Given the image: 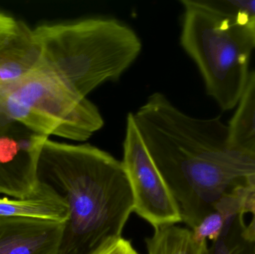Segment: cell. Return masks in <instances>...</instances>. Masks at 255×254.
<instances>
[{
	"mask_svg": "<svg viewBox=\"0 0 255 254\" xmlns=\"http://www.w3.org/2000/svg\"><path fill=\"white\" fill-rule=\"evenodd\" d=\"M37 179L67 201L69 217L58 254H90L122 237L133 212L131 188L124 164L89 144L43 143Z\"/></svg>",
	"mask_w": 255,
	"mask_h": 254,
	"instance_id": "1",
	"label": "cell"
},
{
	"mask_svg": "<svg viewBox=\"0 0 255 254\" xmlns=\"http://www.w3.org/2000/svg\"><path fill=\"white\" fill-rule=\"evenodd\" d=\"M132 114L182 222L193 230L227 195L215 154L229 140V127L220 117L186 114L160 92L150 95Z\"/></svg>",
	"mask_w": 255,
	"mask_h": 254,
	"instance_id": "2",
	"label": "cell"
},
{
	"mask_svg": "<svg viewBox=\"0 0 255 254\" xmlns=\"http://www.w3.org/2000/svg\"><path fill=\"white\" fill-rule=\"evenodd\" d=\"M34 31L43 48L40 68L84 98L104 82L118 80L142 49L131 28L109 18L40 25Z\"/></svg>",
	"mask_w": 255,
	"mask_h": 254,
	"instance_id": "3",
	"label": "cell"
},
{
	"mask_svg": "<svg viewBox=\"0 0 255 254\" xmlns=\"http://www.w3.org/2000/svg\"><path fill=\"white\" fill-rule=\"evenodd\" d=\"M181 44L195 61L207 93L222 110L238 105L250 76L254 40L247 25L222 14L204 0H181Z\"/></svg>",
	"mask_w": 255,
	"mask_h": 254,
	"instance_id": "4",
	"label": "cell"
},
{
	"mask_svg": "<svg viewBox=\"0 0 255 254\" xmlns=\"http://www.w3.org/2000/svg\"><path fill=\"white\" fill-rule=\"evenodd\" d=\"M0 96L11 117L40 135L84 142L104 125L94 103L43 69L0 84Z\"/></svg>",
	"mask_w": 255,
	"mask_h": 254,
	"instance_id": "5",
	"label": "cell"
},
{
	"mask_svg": "<svg viewBox=\"0 0 255 254\" xmlns=\"http://www.w3.org/2000/svg\"><path fill=\"white\" fill-rule=\"evenodd\" d=\"M133 199V212L154 229L182 222L179 209L150 156L133 121L127 117L124 161Z\"/></svg>",
	"mask_w": 255,
	"mask_h": 254,
	"instance_id": "6",
	"label": "cell"
},
{
	"mask_svg": "<svg viewBox=\"0 0 255 254\" xmlns=\"http://www.w3.org/2000/svg\"><path fill=\"white\" fill-rule=\"evenodd\" d=\"M47 139L11 117L0 96V195L25 198L36 190L37 161Z\"/></svg>",
	"mask_w": 255,
	"mask_h": 254,
	"instance_id": "7",
	"label": "cell"
},
{
	"mask_svg": "<svg viewBox=\"0 0 255 254\" xmlns=\"http://www.w3.org/2000/svg\"><path fill=\"white\" fill-rule=\"evenodd\" d=\"M65 223L0 216V254H58Z\"/></svg>",
	"mask_w": 255,
	"mask_h": 254,
	"instance_id": "8",
	"label": "cell"
},
{
	"mask_svg": "<svg viewBox=\"0 0 255 254\" xmlns=\"http://www.w3.org/2000/svg\"><path fill=\"white\" fill-rule=\"evenodd\" d=\"M43 48L34 30L22 21L0 42V84L10 83L40 68Z\"/></svg>",
	"mask_w": 255,
	"mask_h": 254,
	"instance_id": "9",
	"label": "cell"
},
{
	"mask_svg": "<svg viewBox=\"0 0 255 254\" xmlns=\"http://www.w3.org/2000/svg\"><path fill=\"white\" fill-rule=\"evenodd\" d=\"M0 216L66 223L69 208L65 199L52 186L39 181L36 190L25 198H0Z\"/></svg>",
	"mask_w": 255,
	"mask_h": 254,
	"instance_id": "10",
	"label": "cell"
},
{
	"mask_svg": "<svg viewBox=\"0 0 255 254\" xmlns=\"http://www.w3.org/2000/svg\"><path fill=\"white\" fill-rule=\"evenodd\" d=\"M229 127L231 149L255 158V71L250 73Z\"/></svg>",
	"mask_w": 255,
	"mask_h": 254,
	"instance_id": "11",
	"label": "cell"
},
{
	"mask_svg": "<svg viewBox=\"0 0 255 254\" xmlns=\"http://www.w3.org/2000/svg\"><path fill=\"white\" fill-rule=\"evenodd\" d=\"M148 254H205L208 245L195 240L191 230L175 225L159 227L145 240Z\"/></svg>",
	"mask_w": 255,
	"mask_h": 254,
	"instance_id": "12",
	"label": "cell"
},
{
	"mask_svg": "<svg viewBox=\"0 0 255 254\" xmlns=\"http://www.w3.org/2000/svg\"><path fill=\"white\" fill-rule=\"evenodd\" d=\"M241 210L226 217L218 238L212 242L205 254H255V243L244 236L247 225Z\"/></svg>",
	"mask_w": 255,
	"mask_h": 254,
	"instance_id": "13",
	"label": "cell"
},
{
	"mask_svg": "<svg viewBox=\"0 0 255 254\" xmlns=\"http://www.w3.org/2000/svg\"><path fill=\"white\" fill-rule=\"evenodd\" d=\"M213 10L233 16L239 23L247 25L255 19V0H204Z\"/></svg>",
	"mask_w": 255,
	"mask_h": 254,
	"instance_id": "14",
	"label": "cell"
},
{
	"mask_svg": "<svg viewBox=\"0 0 255 254\" xmlns=\"http://www.w3.org/2000/svg\"><path fill=\"white\" fill-rule=\"evenodd\" d=\"M227 216L217 210L207 215L196 228L191 230L195 240L199 243H205L207 240L215 241L223 230Z\"/></svg>",
	"mask_w": 255,
	"mask_h": 254,
	"instance_id": "15",
	"label": "cell"
},
{
	"mask_svg": "<svg viewBox=\"0 0 255 254\" xmlns=\"http://www.w3.org/2000/svg\"><path fill=\"white\" fill-rule=\"evenodd\" d=\"M240 203V209L244 214L251 213L253 219L247 225L244 236L247 240L255 243V176L247 180L244 186L235 191Z\"/></svg>",
	"mask_w": 255,
	"mask_h": 254,
	"instance_id": "16",
	"label": "cell"
},
{
	"mask_svg": "<svg viewBox=\"0 0 255 254\" xmlns=\"http://www.w3.org/2000/svg\"><path fill=\"white\" fill-rule=\"evenodd\" d=\"M90 254H139L128 240L121 237L109 240Z\"/></svg>",
	"mask_w": 255,
	"mask_h": 254,
	"instance_id": "17",
	"label": "cell"
},
{
	"mask_svg": "<svg viewBox=\"0 0 255 254\" xmlns=\"http://www.w3.org/2000/svg\"><path fill=\"white\" fill-rule=\"evenodd\" d=\"M16 20L11 16L0 12V42L11 32L16 25Z\"/></svg>",
	"mask_w": 255,
	"mask_h": 254,
	"instance_id": "18",
	"label": "cell"
},
{
	"mask_svg": "<svg viewBox=\"0 0 255 254\" xmlns=\"http://www.w3.org/2000/svg\"><path fill=\"white\" fill-rule=\"evenodd\" d=\"M247 28L250 30L252 36H253V40H254L255 45V19H252L247 23Z\"/></svg>",
	"mask_w": 255,
	"mask_h": 254,
	"instance_id": "19",
	"label": "cell"
}]
</instances>
